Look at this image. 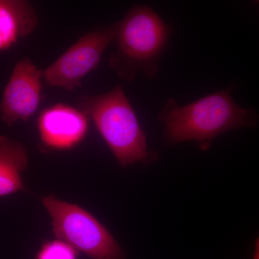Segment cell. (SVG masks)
Wrapping results in <instances>:
<instances>
[{"label":"cell","instance_id":"1","mask_svg":"<svg viewBox=\"0 0 259 259\" xmlns=\"http://www.w3.org/2000/svg\"><path fill=\"white\" fill-rule=\"evenodd\" d=\"M233 85L182 106L170 99L161 109L158 120L164 126L167 144L196 141L208 148L220 135L243 127H253L258 117L250 109L240 106L232 97Z\"/></svg>","mask_w":259,"mask_h":259},{"label":"cell","instance_id":"2","mask_svg":"<svg viewBox=\"0 0 259 259\" xmlns=\"http://www.w3.org/2000/svg\"><path fill=\"white\" fill-rule=\"evenodd\" d=\"M115 25L116 51L109 59L110 67L125 82H134L139 73L155 79L169 42L171 26L143 5L130 9Z\"/></svg>","mask_w":259,"mask_h":259},{"label":"cell","instance_id":"3","mask_svg":"<svg viewBox=\"0 0 259 259\" xmlns=\"http://www.w3.org/2000/svg\"><path fill=\"white\" fill-rule=\"evenodd\" d=\"M79 105L91 117L121 166L157 159V153L148 149L146 134L122 85L102 95L81 97Z\"/></svg>","mask_w":259,"mask_h":259},{"label":"cell","instance_id":"4","mask_svg":"<svg viewBox=\"0 0 259 259\" xmlns=\"http://www.w3.org/2000/svg\"><path fill=\"white\" fill-rule=\"evenodd\" d=\"M42 203L57 239L93 259H125L110 231L88 210L51 195L44 197Z\"/></svg>","mask_w":259,"mask_h":259},{"label":"cell","instance_id":"5","mask_svg":"<svg viewBox=\"0 0 259 259\" xmlns=\"http://www.w3.org/2000/svg\"><path fill=\"white\" fill-rule=\"evenodd\" d=\"M115 25L95 29L80 37L44 71L48 86L73 90L81 80L96 69L108 46L114 40Z\"/></svg>","mask_w":259,"mask_h":259},{"label":"cell","instance_id":"6","mask_svg":"<svg viewBox=\"0 0 259 259\" xmlns=\"http://www.w3.org/2000/svg\"><path fill=\"white\" fill-rule=\"evenodd\" d=\"M42 78L44 71L28 58L15 65L0 102V117L7 125L28 121L36 112L41 102Z\"/></svg>","mask_w":259,"mask_h":259},{"label":"cell","instance_id":"7","mask_svg":"<svg viewBox=\"0 0 259 259\" xmlns=\"http://www.w3.org/2000/svg\"><path fill=\"white\" fill-rule=\"evenodd\" d=\"M88 118L81 110L63 104L46 109L37 120L40 146L45 151L76 147L88 135Z\"/></svg>","mask_w":259,"mask_h":259},{"label":"cell","instance_id":"8","mask_svg":"<svg viewBox=\"0 0 259 259\" xmlns=\"http://www.w3.org/2000/svg\"><path fill=\"white\" fill-rule=\"evenodd\" d=\"M38 23L32 5L24 0H0V51L28 36Z\"/></svg>","mask_w":259,"mask_h":259},{"label":"cell","instance_id":"9","mask_svg":"<svg viewBox=\"0 0 259 259\" xmlns=\"http://www.w3.org/2000/svg\"><path fill=\"white\" fill-rule=\"evenodd\" d=\"M28 164L23 145L0 134V197L25 191L22 174Z\"/></svg>","mask_w":259,"mask_h":259},{"label":"cell","instance_id":"10","mask_svg":"<svg viewBox=\"0 0 259 259\" xmlns=\"http://www.w3.org/2000/svg\"><path fill=\"white\" fill-rule=\"evenodd\" d=\"M77 250L66 242L56 239L46 242L35 259H77Z\"/></svg>","mask_w":259,"mask_h":259},{"label":"cell","instance_id":"11","mask_svg":"<svg viewBox=\"0 0 259 259\" xmlns=\"http://www.w3.org/2000/svg\"><path fill=\"white\" fill-rule=\"evenodd\" d=\"M253 259H259V236L255 241V251Z\"/></svg>","mask_w":259,"mask_h":259}]
</instances>
